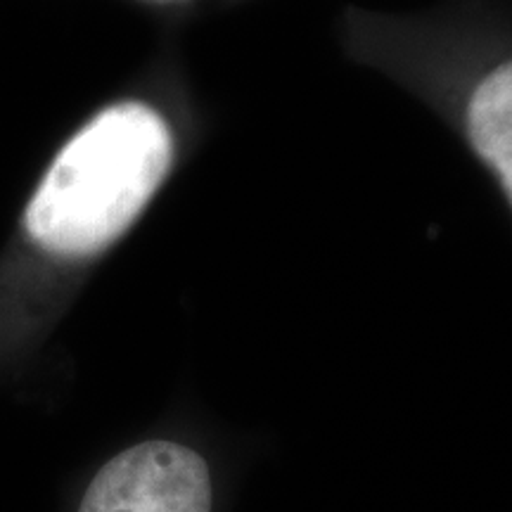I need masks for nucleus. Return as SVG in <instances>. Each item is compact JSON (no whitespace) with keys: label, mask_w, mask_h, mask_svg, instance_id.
Instances as JSON below:
<instances>
[{"label":"nucleus","mask_w":512,"mask_h":512,"mask_svg":"<svg viewBox=\"0 0 512 512\" xmlns=\"http://www.w3.org/2000/svg\"><path fill=\"white\" fill-rule=\"evenodd\" d=\"M238 463L178 437H150L91 477L76 512H223Z\"/></svg>","instance_id":"obj_2"},{"label":"nucleus","mask_w":512,"mask_h":512,"mask_svg":"<svg viewBox=\"0 0 512 512\" xmlns=\"http://www.w3.org/2000/svg\"><path fill=\"white\" fill-rule=\"evenodd\" d=\"M446 114L512 211V41L446 67Z\"/></svg>","instance_id":"obj_3"},{"label":"nucleus","mask_w":512,"mask_h":512,"mask_svg":"<svg viewBox=\"0 0 512 512\" xmlns=\"http://www.w3.org/2000/svg\"><path fill=\"white\" fill-rule=\"evenodd\" d=\"M174 159V128L157 107L143 100L105 107L62 147L31 197V240L60 256L102 252L143 214Z\"/></svg>","instance_id":"obj_1"}]
</instances>
